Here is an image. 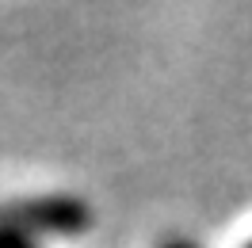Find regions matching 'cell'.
<instances>
[{
  "mask_svg": "<svg viewBox=\"0 0 252 248\" xmlns=\"http://www.w3.org/2000/svg\"><path fill=\"white\" fill-rule=\"evenodd\" d=\"M0 217H8V221H16L23 225L27 233H84L92 225V210H88V202H80L77 195H31V199H16L8 202Z\"/></svg>",
  "mask_w": 252,
  "mask_h": 248,
  "instance_id": "obj_1",
  "label": "cell"
},
{
  "mask_svg": "<svg viewBox=\"0 0 252 248\" xmlns=\"http://www.w3.org/2000/svg\"><path fill=\"white\" fill-rule=\"evenodd\" d=\"M0 248H38V245L31 241V233L23 229V225L0 217Z\"/></svg>",
  "mask_w": 252,
  "mask_h": 248,
  "instance_id": "obj_2",
  "label": "cell"
},
{
  "mask_svg": "<svg viewBox=\"0 0 252 248\" xmlns=\"http://www.w3.org/2000/svg\"><path fill=\"white\" fill-rule=\"evenodd\" d=\"M157 248H195L191 241H184V237H168V241H160Z\"/></svg>",
  "mask_w": 252,
  "mask_h": 248,
  "instance_id": "obj_3",
  "label": "cell"
},
{
  "mask_svg": "<svg viewBox=\"0 0 252 248\" xmlns=\"http://www.w3.org/2000/svg\"><path fill=\"white\" fill-rule=\"evenodd\" d=\"M241 248H252V241H249V245H241Z\"/></svg>",
  "mask_w": 252,
  "mask_h": 248,
  "instance_id": "obj_4",
  "label": "cell"
}]
</instances>
